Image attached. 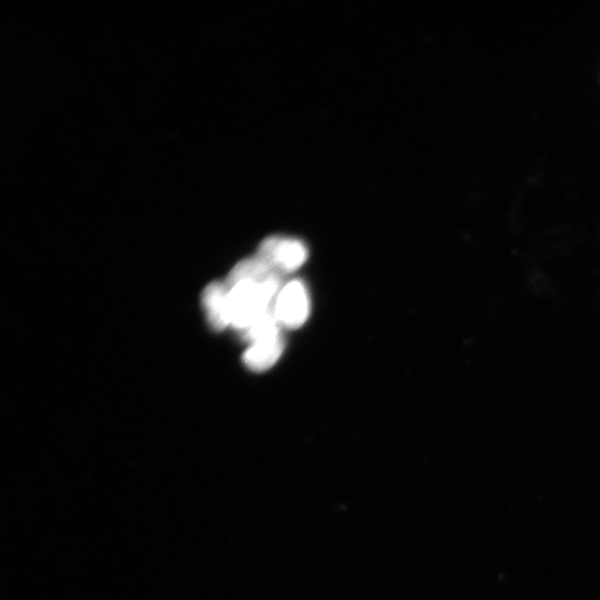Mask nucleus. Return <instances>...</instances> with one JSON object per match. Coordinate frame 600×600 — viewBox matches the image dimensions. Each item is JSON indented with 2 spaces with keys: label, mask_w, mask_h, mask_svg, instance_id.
I'll return each instance as SVG.
<instances>
[{
  "label": "nucleus",
  "mask_w": 600,
  "mask_h": 600,
  "mask_svg": "<svg viewBox=\"0 0 600 600\" xmlns=\"http://www.w3.org/2000/svg\"><path fill=\"white\" fill-rule=\"evenodd\" d=\"M258 256L279 274L292 273L305 264L309 249L298 240L274 236L262 243Z\"/></svg>",
  "instance_id": "2"
},
{
  "label": "nucleus",
  "mask_w": 600,
  "mask_h": 600,
  "mask_svg": "<svg viewBox=\"0 0 600 600\" xmlns=\"http://www.w3.org/2000/svg\"><path fill=\"white\" fill-rule=\"evenodd\" d=\"M203 303L213 330L224 331L231 326L230 288L224 282H213L204 291Z\"/></svg>",
  "instance_id": "3"
},
{
  "label": "nucleus",
  "mask_w": 600,
  "mask_h": 600,
  "mask_svg": "<svg viewBox=\"0 0 600 600\" xmlns=\"http://www.w3.org/2000/svg\"><path fill=\"white\" fill-rule=\"evenodd\" d=\"M280 325L289 330L303 326L310 315V298L302 281L288 282L279 291L274 305Z\"/></svg>",
  "instance_id": "1"
},
{
  "label": "nucleus",
  "mask_w": 600,
  "mask_h": 600,
  "mask_svg": "<svg viewBox=\"0 0 600 600\" xmlns=\"http://www.w3.org/2000/svg\"><path fill=\"white\" fill-rule=\"evenodd\" d=\"M285 343L281 334L254 342L244 353L243 360L251 370L265 371L273 367L280 358Z\"/></svg>",
  "instance_id": "4"
}]
</instances>
